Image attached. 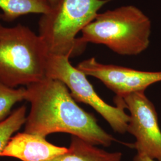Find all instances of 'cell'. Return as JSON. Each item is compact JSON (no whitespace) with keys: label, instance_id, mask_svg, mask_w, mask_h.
<instances>
[{"label":"cell","instance_id":"obj_12","mask_svg":"<svg viewBox=\"0 0 161 161\" xmlns=\"http://www.w3.org/2000/svg\"><path fill=\"white\" fill-rule=\"evenodd\" d=\"M26 88H14L0 82V121L9 116L12 107L17 103L26 100Z\"/></svg>","mask_w":161,"mask_h":161},{"label":"cell","instance_id":"obj_8","mask_svg":"<svg viewBox=\"0 0 161 161\" xmlns=\"http://www.w3.org/2000/svg\"><path fill=\"white\" fill-rule=\"evenodd\" d=\"M67 150V147L48 142L44 137L24 131L10 138L0 156L12 157L21 161H45Z\"/></svg>","mask_w":161,"mask_h":161},{"label":"cell","instance_id":"obj_14","mask_svg":"<svg viewBox=\"0 0 161 161\" xmlns=\"http://www.w3.org/2000/svg\"><path fill=\"white\" fill-rule=\"evenodd\" d=\"M52 8L56 7L60 2L61 0H47Z\"/></svg>","mask_w":161,"mask_h":161},{"label":"cell","instance_id":"obj_6","mask_svg":"<svg viewBox=\"0 0 161 161\" xmlns=\"http://www.w3.org/2000/svg\"><path fill=\"white\" fill-rule=\"evenodd\" d=\"M144 92H132L123 97H115V103L130 111L127 132L136 138L133 147L137 154L161 161V131L158 114Z\"/></svg>","mask_w":161,"mask_h":161},{"label":"cell","instance_id":"obj_9","mask_svg":"<svg viewBox=\"0 0 161 161\" xmlns=\"http://www.w3.org/2000/svg\"><path fill=\"white\" fill-rule=\"evenodd\" d=\"M119 152H109L72 136L70 144L64 153L45 161H121Z\"/></svg>","mask_w":161,"mask_h":161},{"label":"cell","instance_id":"obj_2","mask_svg":"<svg viewBox=\"0 0 161 161\" xmlns=\"http://www.w3.org/2000/svg\"><path fill=\"white\" fill-rule=\"evenodd\" d=\"M48 53L44 41L22 24H0V82L15 88L46 78Z\"/></svg>","mask_w":161,"mask_h":161},{"label":"cell","instance_id":"obj_15","mask_svg":"<svg viewBox=\"0 0 161 161\" xmlns=\"http://www.w3.org/2000/svg\"><path fill=\"white\" fill-rule=\"evenodd\" d=\"M0 19H2V16H1V14H0Z\"/></svg>","mask_w":161,"mask_h":161},{"label":"cell","instance_id":"obj_5","mask_svg":"<svg viewBox=\"0 0 161 161\" xmlns=\"http://www.w3.org/2000/svg\"><path fill=\"white\" fill-rule=\"evenodd\" d=\"M46 78L62 82L69 89L76 102L86 104L101 115L115 132H127L130 115L121 105L111 106L102 100L86 78V75L73 66L69 58L48 54L47 60Z\"/></svg>","mask_w":161,"mask_h":161},{"label":"cell","instance_id":"obj_11","mask_svg":"<svg viewBox=\"0 0 161 161\" xmlns=\"http://www.w3.org/2000/svg\"><path fill=\"white\" fill-rule=\"evenodd\" d=\"M26 114V108L22 106L13 111L5 119L0 121V155L13 134L25 124Z\"/></svg>","mask_w":161,"mask_h":161},{"label":"cell","instance_id":"obj_4","mask_svg":"<svg viewBox=\"0 0 161 161\" xmlns=\"http://www.w3.org/2000/svg\"><path fill=\"white\" fill-rule=\"evenodd\" d=\"M108 0H61L51 11L41 15L38 35L48 54L69 58L86 49L77 35L92 22Z\"/></svg>","mask_w":161,"mask_h":161},{"label":"cell","instance_id":"obj_1","mask_svg":"<svg viewBox=\"0 0 161 161\" xmlns=\"http://www.w3.org/2000/svg\"><path fill=\"white\" fill-rule=\"evenodd\" d=\"M31 103L25 132L46 137L66 132L90 144L110 146L116 141L98 124L96 118L76 104L62 82L45 78L26 87Z\"/></svg>","mask_w":161,"mask_h":161},{"label":"cell","instance_id":"obj_3","mask_svg":"<svg viewBox=\"0 0 161 161\" xmlns=\"http://www.w3.org/2000/svg\"><path fill=\"white\" fill-rule=\"evenodd\" d=\"M149 18L136 6H121L98 13L81 32L84 44H102L123 56H136L150 44Z\"/></svg>","mask_w":161,"mask_h":161},{"label":"cell","instance_id":"obj_7","mask_svg":"<svg viewBox=\"0 0 161 161\" xmlns=\"http://www.w3.org/2000/svg\"><path fill=\"white\" fill-rule=\"evenodd\" d=\"M76 68L86 76H91L102 81L115 92L117 97L145 91L148 86L161 81V71H142L121 66L101 64L94 58L81 62Z\"/></svg>","mask_w":161,"mask_h":161},{"label":"cell","instance_id":"obj_13","mask_svg":"<svg viewBox=\"0 0 161 161\" xmlns=\"http://www.w3.org/2000/svg\"><path fill=\"white\" fill-rule=\"evenodd\" d=\"M133 161H158L152 159L147 156L143 155H136L133 159Z\"/></svg>","mask_w":161,"mask_h":161},{"label":"cell","instance_id":"obj_10","mask_svg":"<svg viewBox=\"0 0 161 161\" xmlns=\"http://www.w3.org/2000/svg\"><path fill=\"white\" fill-rule=\"evenodd\" d=\"M2 20L12 22L18 17L29 14H45L51 11L47 0H0Z\"/></svg>","mask_w":161,"mask_h":161}]
</instances>
